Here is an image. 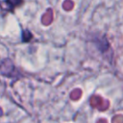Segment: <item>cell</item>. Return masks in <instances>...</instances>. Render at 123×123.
Instances as JSON below:
<instances>
[{
  "label": "cell",
  "instance_id": "3957f363",
  "mask_svg": "<svg viewBox=\"0 0 123 123\" xmlns=\"http://www.w3.org/2000/svg\"><path fill=\"white\" fill-rule=\"evenodd\" d=\"M82 96V90L80 88H75L71 93H70V98L74 101L76 100H79Z\"/></svg>",
  "mask_w": 123,
  "mask_h": 123
},
{
  "label": "cell",
  "instance_id": "5b68a950",
  "mask_svg": "<svg viewBox=\"0 0 123 123\" xmlns=\"http://www.w3.org/2000/svg\"><path fill=\"white\" fill-rule=\"evenodd\" d=\"M21 2H22V0H7L8 5H9L12 9H13V8H15V7H17V6H19V5L21 4Z\"/></svg>",
  "mask_w": 123,
  "mask_h": 123
},
{
  "label": "cell",
  "instance_id": "52a82bcc",
  "mask_svg": "<svg viewBox=\"0 0 123 123\" xmlns=\"http://www.w3.org/2000/svg\"><path fill=\"white\" fill-rule=\"evenodd\" d=\"M97 123H108V121H107L105 118H100V119L97 121Z\"/></svg>",
  "mask_w": 123,
  "mask_h": 123
},
{
  "label": "cell",
  "instance_id": "7a4b0ae2",
  "mask_svg": "<svg viewBox=\"0 0 123 123\" xmlns=\"http://www.w3.org/2000/svg\"><path fill=\"white\" fill-rule=\"evenodd\" d=\"M52 20H53V12H52V10H48L42 17V22H43V24L48 25L52 22Z\"/></svg>",
  "mask_w": 123,
  "mask_h": 123
},
{
  "label": "cell",
  "instance_id": "8992f818",
  "mask_svg": "<svg viewBox=\"0 0 123 123\" xmlns=\"http://www.w3.org/2000/svg\"><path fill=\"white\" fill-rule=\"evenodd\" d=\"M111 123H123V115L122 114H116L112 117Z\"/></svg>",
  "mask_w": 123,
  "mask_h": 123
},
{
  "label": "cell",
  "instance_id": "277c9868",
  "mask_svg": "<svg viewBox=\"0 0 123 123\" xmlns=\"http://www.w3.org/2000/svg\"><path fill=\"white\" fill-rule=\"evenodd\" d=\"M74 7V2L72 0H65L62 4V8L65 11H71Z\"/></svg>",
  "mask_w": 123,
  "mask_h": 123
},
{
  "label": "cell",
  "instance_id": "6da1fadb",
  "mask_svg": "<svg viewBox=\"0 0 123 123\" xmlns=\"http://www.w3.org/2000/svg\"><path fill=\"white\" fill-rule=\"evenodd\" d=\"M89 102H90V106L92 108L97 109V110L102 111H106L109 108V106H110L109 101L108 100H105L104 98H102L99 95H93V96H91Z\"/></svg>",
  "mask_w": 123,
  "mask_h": 123
}]
</instances>
